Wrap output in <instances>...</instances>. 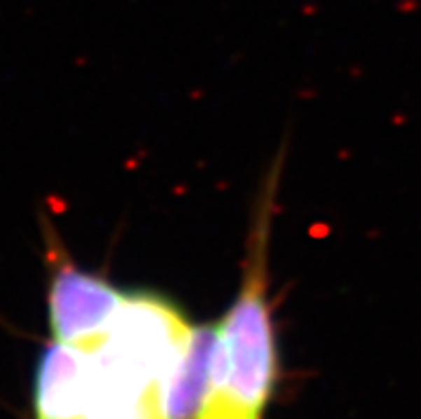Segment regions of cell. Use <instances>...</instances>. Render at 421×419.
Instances as JSON below:
<instances>
[{
  "instance_id": "7a4b0ae2",
  "label": "cell",
  "mask_w": 421,
  "mask_h": 419,
  "mask_svg": "<svg viewBox=\"0 0 421 419\" xmlns=\"http://www.w3.org/2000/svg\"><path fill=\"white\" fill-rule=\"evenodd\" d=\"M268 221L263 212L252 235L250 259L240 293L216 323V345L209 364L205 396H214L237 411L261 419L276 383V338L268 300Z\"/></svg>"
},
{
  "instance_id": "277c9868",
  "label": "cell",
  "mask_w": 421,
  "mask_h": 419,
  "mask_svg": "<svg viewBox=\"0 0 421 419\" xmlns=\"http://www.w3.org/2000/svg\"><path fill=\"white\" fill-rule=\"evenodd\" d=\"M193 419H257V417L246 415V413L237 411L235 406H231V404H227L219 398L205 396Z\"/></svg>"
},
{
  "instance_id": "6da1fadb",
  "label": "cell",
  "mask_w": 421,
  "mask_h": 419,
  "mask_svg": "<svg viewBox=\"0 0 421 419\" xmlns=\"http://www.w3.org/2000/svg\"><path fill=\"white\" fill-rule=\"evenodd\" d=\"M193 331L172 302L129 293L97 343H52L39 357L32 419H193L182 396Z\"/></svg>"
},
{
  "instance_id": "3957f363",
  "label": "cell",
  "mask_w": 421,
  "mask_h": 419,
  "mask_svg": "<svg viewBox=\"0 0 421 419\" xmlns=\"http://www.w3.org/2000/svg\"><path fill=\"white\" fill-rule=\"evenodd\" d=\"M129 293L111 282L83 272L69 257L52 261L48 317L54 343L86 347L97 343Z\"/></svg>"
}]
</instances>
